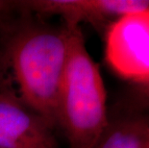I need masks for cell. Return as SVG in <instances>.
Wrapping results in <instances>:
<instances>
[{
	"label": "cell",
	"mask_w": 149,
	"mask_h": 148,
	"mask_svg": "<svg viewBox=\"0 0 149 148\" xmlns=\"http://www.w3.org/2000/svg\"><path fill=\"white\" fill-rule=\"evenodd\" d=\"M149 141V117L116 112L93 148H145Z\"/></svg>",
	"instance_id": "8992f818"
},
{
	"label": "cell",
	"mask_w": 149,
	"mask_h": 148,
	"mask_svg": "<svg viewBox=\"0 0 149 148\" xmlns=\"http://www.w3.org/2000/svg\"><path fill=\"white\" fill-rule=\"evenodd\" d=\"M145 148H149V141H148V143H147V145H146V147Z\"/></svg>",
	"instance_id": "9c48e42d"
},
{
	"label": "cell",
	"mask_w": 149,
	"mask_h": 148,
	"mask_svg": "<svg viewBox=\"0 0 149 148\" xmlns=\"http://www.w3.org/2000/svg\"><path fill=\"white\" fill-rule=\"evenodd\" d=\"M68 52L65 25L30 26L12 38L7 55L17 93L28 107L58 127V100Z\"/></svg>",
	"instance_id": "6da1fadb"
},
{
	"label": "cell",
	"mask_w": 149,
	"mask_h": 148,
	"mask_svg": "<svg viewBox=\"0 0 149 148\" xmlns=\"http://www.w3.org/2000/svg\"><path fill=\"white\" fill-rule=\"evenodd\" d=\"M11 7V2L8 1H1L0 0V19H2L3 17L7 14L9 9Z\"/></svg>",
	"instance_id": "ba28073f"
},
{
	"label": "cell",
	"mask_w": 149,
	"mask_h": 148,
	"mask_svg": "<svg viewBox=\"0 0 149 148\" xmlns=\"http://www.w3.org/2000/svg\"><path fill=\"white\" fill-rule=\"evenodd\" d=\"M54 130L17 91L0 85V148H60Z\"/></svg>",
	"instance_id": "277c9868"
},
{
	"label": "cell",
	"mask_w": 149,
	"mask_h": 148,
	"mask_svg": "<svg viewBox=\"0 0 149 148\" xmlns=\"http://www.w3.org/2000/svg\"><path fill=\"white\" fill-rule=\"evenodd\" d=\"M21 4L40 15L61 17L65 24L106 28L124 15L149 12V0H33Z\"/></svg>",
	"instance_id": "5b68a950"
},
{
	"label": "cell",
	"mask_w": 149,
	"mask_h": 148,
	"mask_svg": "<svg viewBox=\"0 0 149 148\" xmlns=\"http://www.w3.org/2000/svg\"><path fill=\"white\" fill-rule=\"evenodd\" d=\"M105 59L131 83L149 78V12L124 15L106 28Z\"/></svg>",
	"instance_id": "3957f363"
},
{
	"label": "cell",
	"mask_w": 149,
	"mask_h": 148,
	"mask_svg": "<svg viewBox=\"0 0 149 148\" xmlns=\"http://www.w3.org/2000/svg\"><path fill=\"white\" fill-rule=\"evenodd\" d=\"M68 60L58 100V127L69 148H93L109 123L107 92L80 25L64 24Z\"/></svg>",
	"instance_id": "7a4b0ae2"
},
{
	"label": "cell",
	"mask_w": 149,
	"mask_h": 148,
	"mask_svg": "<svg viewBox=\"0 0 149 148\" xmlns=\"http://www.w3.org/2000/svg\"><path fill=\"white\" fill-rule=\"evenodd\" d=\"M116 112L139 115L149 117V78L139 83H131Z\"/></svg>",
	"instance_id": "52a82bcc"
}]
</instances>
